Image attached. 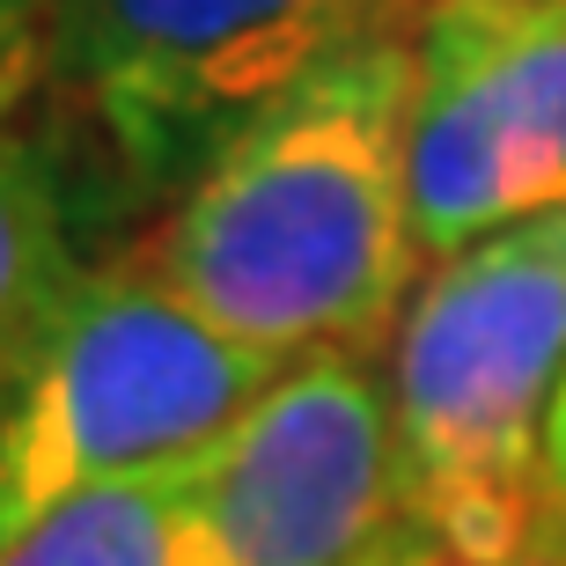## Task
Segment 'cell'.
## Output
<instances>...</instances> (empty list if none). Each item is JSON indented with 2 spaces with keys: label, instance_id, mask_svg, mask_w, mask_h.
<instances>
[{
  "label": "cell",
  "instance_id": "277c9868",
  "mask_svg": "<svg viewBox=\"0 0 566 566\" xmlns=\"http://www.w3.org/2000/svg\"><path fill=\"white\" fill-rule=\"evenodd\" d=\"M398 0H52V88L126 199L199 169Z\"/></svg>",
  "mask_w": 566,
  "mask_h": 566
},
{
  "label": "cell",
  "instance_id": "8fae6325",
  "mask_svg": "<svg viewBox=\"0 0 566 566\" xmlns=\"http://www.w3.org/2000/svg\"><path fill=\"white\" fill-rule=\"evenodd\" d=\"M360 566H449V552H441L434 537H427V530L412 523L405 537H390V545H382L376 559H360Z\"/></svg>",
  "mask_w": 566,
  "mask_h": 566
},
{
  "label": "cell",
  "instance_id": "30bf717a",
  "mask_svg": "<svg viewBox=\"0 0 566 566\" xmlns=\"http://www.w3.org/2000/svg\"><path fill=\"white\" fill-rule=\"evenodd\" d=\"M530 559L566 566V390H559V412H552V434H545V485H537V537H530Z\"/></svg>",
  "mask_w": 566,
  "mask_h": 566
},
{
  "label": "cell",
  "instance_id": "8992f818",
  "mask_svg": "<svg viewBox=\"0 0 566 566\" xmlns=\"http://www.w3.org/2000/svg\"><path fill=\"white\" fill-rule=\"evenodd\" d=\"M229 566H360L412 530L390 376L368 346L294 354L199 457Z\"/></svg>",
  "mask_w": 566,
  "mask_h": 566
},
{
  "label": "cell",
  "instance_id": "52a82bcc",
  "mask_svg": "<svg viewBox=\"0 0 566 566\" xmlns=\"http://www.w3.org/2000/svg\"><path fill=\"white\" fill-rule=\"evenodd\" d=\"M199 457L74 493L44 523L8 537L0 566H229L199 501Z\"/></svg>",
  "mask_w": 566,
  "mask_h": 566
},
{
  "label": "cell",
  "instance_id": "6da1fadb",
  "mask_svg": "<svg viewBox=\"0 0 566 566\" xmlns=\"http://www.w3.org/2000/svg\"><path fill=\"white\" fill-rule=\"evenodd\" d=\"M405 133L412 38L376 22L280 88L133 258L258 354H376L427 265Z\"/></svg>",
  "mask_w": 566,
  "mask_h": 566
},
{
  "label": "cell",
  "instance_id": "5b68a950",
  "mask_svg": "<svg viewBox=\"0 0 566 566\" xmlns=\"http://www.w3.org/2000/svg\"><path fill=\"white\" fill-rule=\"evenodd\" d=\"M412 221L420 251L566 207V0H420L412 22Z\"/></svg>",
  "mask_w": 566,
  "mask_h": 566
},
{
  "label": "cell",
  "instance_id": "7a4b0ae2",
  "mask_svg": "<svg viewBox=\"0 0 566 566\" xmlns=\"http://www.w3.org/2000/svg\"><path fill=\"white\" fill-rule=\"evenodd\" d=\"M566 390V207L434 258L390 346L405 507L449 566H515L537 537Z\"/></svg>",
  "mask_w": 566,
  "mask_h": 566
},
{
  "label": "cell",
  "instance_id": "3957f363",
  "mask_svg": "<svg viewBox=\"0 0 566 566\" xmlns=\"http://www.w3.org/2000/svg\"><path fill=\"white\" fill-rule=\"evenodd\" d=\"M280 368L140 258L82 265L0 354V545L88 485L213 449Z\"/></svg>",
  "mask_w": 566,
  "mask_h": 566
},
{
  "label": "cell",
  "instance_id": "9c48e42d",
  "mask_svg": "<svg viewBox=\"0 0 566 566\" xmlns=\"http://www.w3.org/2000/svg\"><path fill=\"white\" fill-rule=\"evenodd\" d=\"M52 82V0H0V133Z\"/></svg>",
  "mask_w": 566,
  "mask_h": 566
},
{
  "label": "cell",
  "instance_id": "4fadbf2b",
  "mask_svg": "<svg viewBox=\"0 0 566 566\" xmlns=\"http://www.w3.org/2000/svg\"><path fill=\"white\" fill-rule=\"evenodd\" d=\"M515 566H545V559H515Z\"/></svg>",
  "mask_w": 566,
  "mask_h": 566
},
{
  "label": "cell",
  "instance_id": "7c38bea8",
  "mask_svg": "<svg viewBox=\"0 0 566 566\" xmlns=\"http://www.w3.org/2000/svg\"><path fill=\"white\" fill-rule=\"evenodd\" d=\"M405 8H420V0H398V15H405Z\"/></svg>",
  "mask_w": 566,
  "mask_h": 566
},
{
  "label": "cell",
  "instance_id": "ba28073f",
  "mask_svg": "<svg viewBox=\"0 0 566 566\" xmlns=\"http://www.w3.org/2000/svg\"><path fill=\"white\" fill-rule=\"evenodd\" d=\"M82 273L66 163L30 133H0V354Z\"/></svg>",
  "mask_w": 566,
  "mask_h": 566
}]
</instances>
